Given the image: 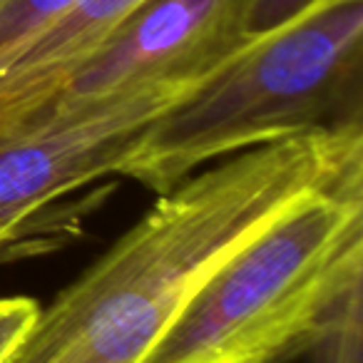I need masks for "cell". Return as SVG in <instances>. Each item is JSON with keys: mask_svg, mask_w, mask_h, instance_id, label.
I'll return each instance as SVG.
<instances>
[{"mask_svg": "<svg viewBox=\"0 0 363 363\" xmlns=\"http://www.w3.org/2000/svg\"><path fill=\"white\" fill-rule=\"evenodd\" d=\"M85 207L72 212V204L62 199L28 217L3 219L0 222V264L30 257V254H43L62 244L67 234L77 229Z\"/></svg>", "mask_w": 363, "mask_h": 363, "instance_id": "52a82bcc", "label": "cell"}, {"mask_svg": "<svg viewBox=\"0 0 363 363\" xmlns=\"http://www.w3.org/2000/svg\"><path fill=\"white\" fill-rule=\"evenodd\" d=\"M298 358L303 363H363V281L338 301L326 326Z\"/></svg>", "mask_w": 363, "mask_h": 363, "instance_id": "ba28073f", "label": "cell"}, {"mask_svg": "<svg viewBox=\"0 0 363 363\" xmlns=\"http://www.w3.org/2000/svg\"><path fill=\"white\" fill-rule=\"evenodd\" d=\"M150 0H77L0 52V127L52 97Z\"/></svg>", "mask_w": 363, "mask_h": 363, "instance_id": "8992f818", "label": "cell"}, {"mask_svg": "<svg viewBox=\"0 0 363 363\" xmlns=\"http://www.w3.org/2000/svg\"><path fill=\"white\" fill-rule=\"evenodd\" d=\"M254 3L150 0L40 107L90 102L160 82L199 85L257 35Z\"/></svg>", "mask_w": 363, "mask_h": 363, "instance_id": "5b68a950", "label": "cell"}, {"mask_svg": "<svg viewBox=\"0 0 363 363\" xmlns=\"http://www.w3.org/2000/svg\"><path fill=\"white\" fill-rule=\"evenodd\" d=\"M363 0H311L137 137L122 177L157 194L222 157L361 122Z\"/></svg>", "mask_w": 363, "mask_h": 363, "instance_id": "7a4b0ae2", "label": "cell"}, {"mask_svg": "<svg viewBox=\"0 0 363 363\" xmlns=\"http://www.w3.org/2000/svg\"><path fill=\"white\" fill-rule=\"evenodd\" d=\"M363 281V177L301 199L222 262L140 363L298 358Z\"/></svg>", "mask_w": 363, "mask_h": 363, "instance_id": "3957f363", "label": "cell"}, {"mask_svg": "<svg viewBox=\"0 0 363 363\" xmlns=\"http://www.w3.org/2000/svg\"><path fill=\"white\" fill-rule=\"evenodd\" d=\"M361 177V122L274 140L194 172L40 306L6 363H140L239 247L301 199Z\"/></svg>", "mask_w": 363, "mask_h": 363, "instance_id": "6da1fadb", "label": "cell"}, {"mask_svg": "<svg viewBox=\"0 0 363 363\" xmlns=\"http://www.w3.org/2000/svg\"><path fill=\"white\" fill-rule=\"evenodd\" d=\"M77 0H0V52L50 23Z\"/></svg>", "mask_w": 363, "mask_h": 363, "instance_id": "9c48e42d", "label": "cell"}, {"mask_svg": "<svg viewBox=\"0 0 363 363\" xmlns=\"http://www.w3.org/2000/svg\"><path fill=\"white\" fill-rule=\"evenodd\" d=\"M194 87L140 85L100 100L48 105L0 127V222L120 174L142 130Z\"/></svg>", "mask_w": 363, "mask_h": 363, "instance_id": "277c9868", "label": "cell"}, {"mask_svg": "<svg viewBox=\"0 0 363 363\" xmlns=\"http://www.w3.org/2000/svg\"><path fill=\"white\" fill-rule=\"evenodd\" d=\"M40 303L30 296H6L0 298V363L18 348L35 321Z\"/></svg>", "mask_w": 363, "mask_h": 363, "instance_id": "30bf717a", "label": "cell"}, {"mask_svg": "<svg viewBox=\"0 0 363 363\" xmlns=\"http://www.w3.org/2000/svg\"><path fill=\"white\" fill-rule=\"evenodd\" d=\"M311 0H257L252 16V30L264 33L281 26L291 16H296L301 8H306Z\"/></svg>", "mask_w": 363, "mask_h": 363, "instance_id": "8fae6325", "label": "cell"}]
</instances>
